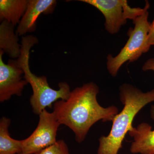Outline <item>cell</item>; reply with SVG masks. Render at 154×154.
<instances>
[{"label":"cell","instance_id":"1","mask_svg":"<svg viewBox=\"0 0 154 154\" xmlns=\"http://www.w3.org/2000/svg\"><path fill=\"white\" fill-rule=\"evenodd\" d=\"M99 88L91 82L71 91L66 100H60L53 105V112L61 125L69 127L75 135V140L82 143L90 128L100 120L112 121L119 113L114 105L102 107L97 100Z\"/></svg>","mask_w":154,"mask_h":154},{"label":"cell","instance_id":"2","mask_svg":"<svg viewBox=\"0 0 154 154\" xmlns=\"http://www.w3.org/2000/svg\"><path fill=\"white\" fill-rule=\"evenodd\" d=\"M119 91L123 108L112 120L109 134L99 138L97 154H118L127 134L134 128L136 116L147 104L154 102V89L144 93L130 84H124Z\"/></svg>","mask_w":154,"mask_h":154},{"label":"cell","instance_id":"3","mask_svg":"<svg viewBox=\"0 0 154 154\" xmlns=\"http://www.w3.org/2000/svg\"><path fill=\"white\" fill-rule=\"evenodd\" d=\"M38 43V38L33 35L22 36L21 54L17 59L24 71V78L31 86L33 94L30 102L33 112L39 115L46 107H52L53 104L60 100H66L70 94V88L66 82L58 84L59 89L54 90L49 85L47 78L37 76L31 72L29 65L30 50Z\"/></svg>","mask_w":154,"mask_h":154},{"label":"cell","instance_id":"4","mask_svg":"<svg viewBox=\"0 0 154 154\" xmlns=\"http://www.w3.org/2000/svg\"><path fill=\"white\" fill-rule=\"evenodd\" d=\"M148 10L132 20L134 28L128 30L127 33L129 38L118 54L115 57L111 54L107 56V68L112 76L117 75L119 69L125 62H133L138 60L151 47L148 42L150 24L148 21Z\"/></svg>","mask_w":154,"mask_h":154},{"label":"cell","instance_id":"5","mask_svg":"<svg viewBox=\"0 0 154 154\" xmlns=\"http://www.w3.org/2000/svg\"><path fill=\"white\" fill-rule=\"evenodd\" d=\"M94 6L103 14L105 18V30L110 34L118 33L127 19H134L142 15L150 8L148 1H146L143 8H132L126 0H80Z\"/></svg>","mask_w":154,"mask_h":154},{"label":"cell","instance_id":"6","mask_svg":"<svg viewBox=\"0 0 154 154\" xmlns=\"http://www.w3.org/2000/svg\"><path fill=\"white\" fill-rule=\"evenodd\" d=\"M38 116L36 129L28 138L22 140L21 154H36L57 141V130L61 125L54 113L45 109Z\"/></svg>","mask_w":154,"mask_h":154},{"label":"cell","instance_id":"7","mask_svg":"<svg viewBox=\"0 0 154 154\" xmlns=\"http://www.w3.org/2000/svg\"><path fill=\"white\" fill-rule=\"evenodd\" d=\"M4 52L0 50V102L9 100L12 96H22L25 86L28 84L22 79L24 71L17 59L9 60L8 63L3 61Z\"/></svg>","mask_w":154,"mask_h":154},{"label":"cell","instance_id":"8","mask_svg":"<svg viewBox=\"0 0 154 154\" xmlns=\"http://www.w3.org/2000/svg\"><path fill=\"white\" fill-rule=\"evenodd\" d=\"M57 3L55 0H29L26 12L16 30L17 35L23 36L27 33L34 32L39 16L52 13Z\"/></svg>","mask_w":154,"mask_h":154},{"label":"cell","instance_id":"9","mask_svg":"<svg viewBox=\"0 0 154 154\" xmlns=\"http://www.w3.org/2000/svg\"><path fill=\"white\" fill-rule=\"evenodd\" d=\"M151 117L154 120V106H152ZM133 137L130 151L133 154H154V129L148 123L143 122L128 132Z\"/></svg>","mask_w":154,"mask_h":154},{"label":"cell","instance_id":"10","mask_svg":"<svg viewBox=\"0 0 154 154\" xmlns=\"http://www.w3.org/2000/svg\"><path fill=\"white\" fill-rule=\"evenodd\" d=\"M15 28L7 21H2L0 25V50L13 60L19 58L22 51Z\"/></svg>","mask_w":154,"mask_h":154},{"label":"cell","instance_id":"11","mask_svg":"<svg viewBox=\"0 0 154 154\" xmlns=\"http://www.w3.org/2000/svg\"><path fill=\"white\" fill-rule=\"evenodd\" d=\"M29 0H1L0 21H7L16 27L25 15Z\"/></svg>","mask_w":154,"mask_h":154},{"label":"cell","instance_id":"12","mask_svg":"<svg viewBox=\"0 0 154 154\" xmlns=\"http://www.w3.org/2000/svg\"><path fill=\"white\" fill-rule=\"evenodd\" d=\"M10 119L3 116L0 120V153H22V140L11 137L9 131Z\"/></svg>","mask_w":154,"mask_h":154},{"label":"cell","instance_id":"13","mask_svg":"<svg viewBox=\"0 0 154 154\" xmlns=\"http://www.w3.org/2000/svg\"><path fill=\"white\" fill-rule=\"evenodd\" d=\"M36 154H69L68 147L63 140H57L55 143L44 149Z\"/></svg>","mask_w":154,"mask_h":154},{"label":"cell","instance_id":"14","mask_svg":"<svg viewBox=\"0 0 154 154\" xmlns=\"http://www.w3.org/2000/svg\"><path fill=\"white\" fill-rule=\"evenodd\" d=\"M148 42L151 46L154 45V19L150 24L149 30L148 35Z\"/></svg>","mask_w":154,"mask_h":154},{"label":"cell","instance_id":"15","mask_svg":"<svg viewBox=\"0 0 154 154\" xmlns=\"http://www.w3.org/2000/svg\"><path fill=\"white\" fill-rule=\"evenodd\" d=\"M143 71H152L154 72V58H151L146 61L142 66Z\"/></svg>","mask_w":154,"mask_h":154},{"label":"cell","instance_id":"16","mask_svg":"<svg viewBox=\"0 0 154 154\" xmlns=\"http://www.w3.org/2000/svg\"><path fill=\"white\" fill-rule=\"evenodd\" d=\"M0 154H11V153H0Z\"/></svg>","mask_w":154,"mask_h":154},{"label":"cell","instance_id":"17","mask_svg":"<svg viewBox=\"0 0 154 154\" xmlns=\"http://www.w3.org/2000/svg\"></svg>","mask_w":154,"mask_h":154}]
</instances>
